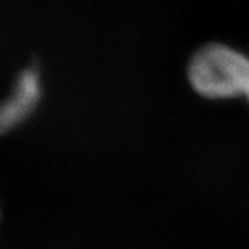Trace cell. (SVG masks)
Wrapping results in <instances>:
<instances>
[{
  "mask_svg": "<svg viewBox=\"0 0 249 249\" xmlns=\"http://www.w3.org/2000/svg\"><path fill=\"white\" fill-rule=\"evenodd\" d=\"M186 78L192 90L204 99L245 98L249 87V56L230 44H206L189 59Z\"/></svg>",
  "mask_w": 249,
  "mask_h": 249,
  "instance_id": "1",
  "label": "cell"
},
{
  "mask_svg": "<svg viewBox=\"0 0 249 249\" xmlns=\"http://www.w3.org/2000/svg\"><path fill=\"white\" fill-rule=\"evenodd\" d=\"M42 98L41 72L33 63L17 77L11 93L0 102V137L26 123Z\"/></svg>",
  "mask_w": 249,
  "mask_h": 249,
  "instance_id": "2",
  "label": "cell"
},
{
  "mask_svg": "<svg viewBox=\"0 0 249 249\" xmlns=\"http://www.w3.org/2000/svg\"><path fill=\"white\" fill-rule=\"evenodd\" d=\"M245 98H246V101H248V104H249V87H248V92H246V96H245Z\"/></svg>",
  "mask_w": 249,
  "mask_h": 249,
  "instance_id": "3",
  "label": "cell"
}]
</instances>
